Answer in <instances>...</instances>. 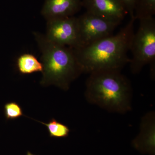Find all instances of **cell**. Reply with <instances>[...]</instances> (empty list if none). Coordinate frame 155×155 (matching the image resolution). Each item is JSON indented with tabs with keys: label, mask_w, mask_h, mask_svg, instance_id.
I'll list each match as a JSON object with an SVG mask.
<instances>
[{
	"label": "cell",
	"mask_w": 155,
	"mask_h": 155,
	"mask_svg": "<svg viewBox=\"0 0 155 155\" xmlns=\"http://www.w3.org/2000/svg\"><path fill=\"white\" fill-rule=\"evenodd\" d=\"M17 67L19 72L22 74H30L37 72H42L43 66L34 55L24 54L17 60Z\"/></svg>",
	"instance_id": "30bf717a"
},
{
	"label": "cell",
	"mask_w": 155,
	"mask_h": 155,
	"mask_svg": "<svg viewBox=\"0 0 155 155\" xmlns=\"http://www.w3.org/2000/svg\"><path fill=\"white\" fill-rule=\"evenodd\" d=\"M134 18L115 35L86 46L73 49L83 73L105 70L121 71L129 63L128 53L134 31Z\"/></svg>",
	"instance_id": "6da1fadb"
},
{
	"label": "cell",
	"mask_w": 155,
	"mask_h": 155,
	"mask_svg": "<svg viewBox=\"0 0 155 155\" xmlns=\"http://www.w3.org/2000/svg\"><path fill=\"white\" fill-rule=\"evenodd\" d=\"M4 112L7 120L17 119L23 116L22 108L15 102L6 104L4 107Z\"/></svg>",
	"instance_id": "4fadbf2b"
},
{
	"label": "cell",
	"mask_w": 155,
	"mask_h": 155,
	"mask_svg": "<svg viewBox=\"0 0 155 155\" xmlns=\"http://www.w3.org/2000/svg\"><path fill=\"white\" fill-rule=\"evenodd\" d=\"M121 72L105 70L90 74L84 94L87 101L111 113L125 114L131 110L132 87Z\"/></svg>",
	"instance_id": "7a4b0ae2"
},
{
	"label": "cell",
	"mask_w": 155,
	"mask_h": 155,
	"mask_svg": "<svg viewBox=\"0 0 155 155\" xmlns=\"http://www.w3.org/2000/svg\"><path fill=\"white\" fill-rule=\"evenodd\" d=\"M34 35L41 52L43 66L41 84L55 85L68 90L72 81L83 73L74 50L50 41L45 35L35 32Z\"/></svg>",
	"instance_id": "3957f363"
},
{
	"label": "cell",
	"mask_w": 155,
	"mask_h": 155,
	"mask_svg": "<svg viewBox=\"0 0 155 155\" xmlns=\"http://www.w3.org/2000/svg\"><path fill=\"white\" fill-rule=\"evenodd\" d=\"M82 7L81 0H45L41 14L47 20L73 17Z\"/></svg>",
	"instance_id": "9c48e42d"
},
{
	"label": "cell",
	"mask_w": 155,
	"mask_h": 155,
	"mask_svg": "<svg viewBox=\"0 0 155 155\" xmlns=\"http://www.w3.org/2000/svg\"><path fill=\"white\" fill-rule=\"evenodd\" d=\"M26 155H35L32 154V153L30 152L29 151L27 152V154H26Z\"/></svg>",
	"instance_id": "9a60e30c"
},
{
	"label": "cell",
	"mask_w": 155,
	"mask_h": 155,
	"mask_svg": "<svg viewBox=\"0 0 155 155\" xmlns=\"http://www.w3.org/2000/svg\"><path fill=\"white\" fill-rule=\"evenodd\" d=\"M130 16V18H134V13L137 0H120ZM135 19V18H134Z\"/></svg>",
	"instance_id": "5bb4252c"
},
{
	"label": "cell",
	"mask_w": 155,
	"mask_h": 155,
	"mask_svg": "<svg viewBox=\"0 0 155 155\" xmlns=\"http://www.w3.org/2000/svg\"><path fill=\"white\" fill-rule=\"evenodd\" d=\"M155 14V0H137L134 10L135 20L153 17Z\"/></svg>",
	"instance_id": "8fae6325"
},
{
	"label": "cell",
	"mask_w": 155,
	"mask_h": 155,
	"mask_svg": "<svg viewBox=\"0 0 155 155\" xmlns=\"http://www.w3.org/2000/svg\"><path fill=\"white\" fill-rule=\"evenodd\" d=\"M37 121L46 126L51 137L55 138L67 137L70 132V129L68 126L58 122L56 119H51L48 123Z\"/></svg>",
	"instance_id": "7c38bea8"
},
{
	"label": "cell",
	"mask_w": 155,
	"mask_h": 155,
	"mask_svg": "<svg viewBox=\"0 0 155 155\" xmlns=\"http://www.w3.org/2000/svg\"><path fill=\"white\" fill-rule=\"evenodd\" d=\"M77 21L78 35L77 48L86 46L114 34V30L119 25L87 12L77 17Z\"/></svg>",
	"instance_id": "5b68a950"
},
{
	"label": "cell",
	"mask_w": 155,
	"mask_h": 155,
	"mask_svg": "<svg viewBox=\"0 0 155 155\" xmlns=\"http://www.w3.org/2000/svg\"><path fill=\"white\" fill-rule=\"evenodd\" d=\"M50 41L74 49L78 46L77 17L55 18L47 20L46 33Z\"/></svg>",
	"instance_id": "8992f818"
},
{
	"label": "cell",
	"mask_w": 155,
	"mask_h": 155,
	"mask_svg": "<svg viewBox=\"0 0 155 155\" xmlns=\"http://www.w3.org/2000/svg\"><path fill=\"white\" fill-rule=\"evenodd\" d=\"M86 12L120 24L127 12L120 0H81Z\"/></svg>",
	"instance_id": "52a82bcc"
},
{
	"label": "cell",
	"mask_w": 155,
	"mask_h": 155,
	"mask_svg": "<svg viewBox=\"0 0 155 155\" xmlns=\"http://www.w3.org/2000/svg\"><path fill=\"white\" fill-rule=\"evenodd\" d=\"M133 146L140 152L154 154L155 114L151 111L142 118L139 133L132 141Z\"/></svg>",
	"instance_id": "ba28073f"
},
{
	"label": "cell",
	"mask_w": 155,
	"mask_h": 155,
	"mask_svg": "<svg viewBox=\"0 0 155 155\" xmlns=\"http://www.w3.org/2000/svg\"><path fill=\"white\" fill-rule=\"evenodd\" d=\"M137 31L134 34L130 51L129 64L131 72L137 74L147 64L152 73L154 72L155 63V19L153 17L140 19Z\"/></svg>",
	"instance_id": "277c9868"
}]
</instances>
